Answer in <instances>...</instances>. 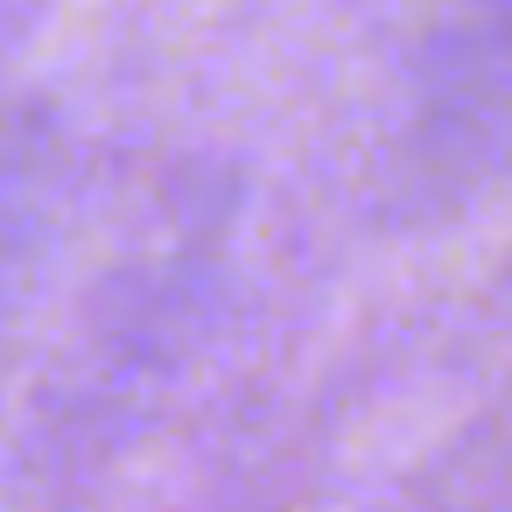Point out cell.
I'll return each instance as SVG.
<instances>
[{
  "mask_svg": "<svg viewBox=\"0 0 512 512\" xmlns=\"http://www.w3.org/2000/svg\"><path fill=\"white\" fill-rule=\"evenodd\" d=\"M512 183V0H428L407 120H400V211L449 225Z\"/></svg>",
  "mask_w": 512,
  "mask_h": 512,
  "instance_id": "cell-1",
  "label": "cell"
},
{
  "mask_svg": "<svg viewBox=\"0 0 512 512\" xmlns=\"http://www.w3.org/2000/svg\"><path fill=\"white\" fill-rule=\"evenodd\" d=\"M372 512H512V407H491L456 428Z\"/></svg>",
  "mask_w": 512,
  "mask_h": 512,
  "instance_id": "cell-2",
  "label": "cell"
}]
</instances>
